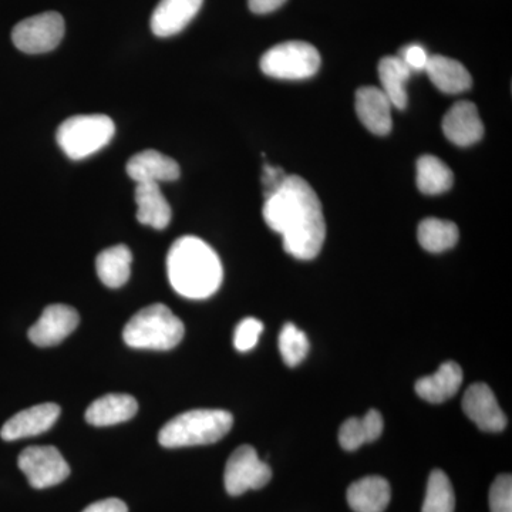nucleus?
Masks as SVG:
<instances>
[{
  "label": "nucleus",
  "instance_id": "obj_1",
  "mask_svg": "<svg viewBox=\"0 0 512 512\" xmlns=\"http://www.w3.org/2000/svg\"><path fill=\"white\" fill-rule=\"evenodd\" d=\"M264 220L284 238V248L293 258L309 261L319 255L326 238L322 204L308 181L286 175L284 183L266 195Z\"/></svg>",
  "mask_w": 512,
  "mask_h": 512
},
{
  "label": "nucleus",
  "instance_id": "obj_2",
  "mask_svg": "<svg viewBox=\"0 0 512 512\" xmlns=\"http://www.w3.org/2000/svg\"><path fill=\"white\" fill-rule=\"evenodd\" d=\"M167 274L175 292L188 299H207L220 289L224 269L220 256L201 238H178L167 255Z\"/></svg>",
  "mask_w": 512,
  "mask_h": 512
},
{
  "label": "nucleus",
  "instance_id": "obj_3",
  "mask_svg": "<svg viewBox=\"0 0 512 512\" xmlns=\"http://www.w3.org/2000/svg\"><path fill=\"white\" fill-rule=\"evenodd\" d=\"M234 417L227 410H190L174 417L160 430L158 441L165 448L207 446L229 433Z\"/></svg>",
  "mask_w": 512,
  "mask_h": 512
},
{
  "label": "nucleus",
  "instance_id": "obj_4",
  "mask_svg": "<svg viewBox=\"0 0 512 512\" xmlns=\"http://www.w3.org/2000/svg\"><path fill=\"white\" fill-rule=\"evenodd\" d=\"M184 323L163 303L141 309L124 326L123 339L133 349L171 350L184 338Z\"/></svg>",
  "mask_w": 512,
  "mask_h": 512
},
{
  "label": "nucleus",
  "instance_id": "obj_5",
  "mask_svg": "<svg viewBox=\"0 0 512 512\" xmlns=\"http://www.w3.org/2000/svg\"><path fill=\"white\" fill-rule=\"evenodd\" d=\"M116 126L104 114L73 116L60 124L57 144L72 160H84L103 150L113 140Z\"/></svg>",
  "mask_w": 512,
  "mask_h": 512
},
{
  "label": "nucleus",
  "instance_id": "obj_6",
  "mask_svg": "<svg viewBox=\"0 0 512 512\" xmlns=\"http://www.w3.org/2000/svg\"><path fill=\"white\" fill-rule=\"evenodd\" d=\"M259 66L262 73L274 79H309L318 73L320 55L311 43L292 40L271 47L262 56Z\"/></svg>",
  "mask_w": 512,
  "mask_h": 512
},
{
  "label": "nucleus",
  "instance_id": "obj_7",
  "mask_svg": "<svg viewBox=\"0 0 512 512\" xmlns=\"http://www.w3.org/2000/svg\"><path fill=\"white\" fill-rule=\"evenodd\" d=\"M64 30L66 26L60 13L45 12L19 22L13 28L12 40L20 52L42 55L60 45Z\"/></svg>",
  "mask_w": 512,
  "mask_h": 512
},
{
  "label": "nucleus",
  "instance_id": "obj_8",
  "mask_svg": "<svg viewBox=\"0 0 512 512\" xmlns=\"http://www.w3.org/2000/svg\"><path fill=\"white\" fill-rule=\"evenodd\" d=\"M271 478V467L258 457L254 447L245 444L228 458L224 474L225 490L237 497L248 490H261Z\"/></svg>",
  "mask_w": 512,
  "mask_h": 512
},
{
  "label": "nucleus",
  "instance_id": "obj_9",
  "mask_svg": "<svg viewBox=\"0 0 512 512\" xmlns=\"http://www.w3.org/2000/svg\"><path fill=\"white\" fill-rule=\"evenodd\" d=\"M20 471L36 490L55 487L70 476V467L62 453L53 446L25 448L18 458Z\"/></svg>",
  "mask_w": 512,
  "mask_h": 512
},
{
  "label": "nucleus",
  "instance_id": "obj_10",
  "mask_svg": "<svg viewBox=\"0 0 512 512\" xmlns=\"http://www.w3.org/2000/svg\"><path fill=\"white\" fill-rule=\"evenodd\" d=\"M80 316L76 309L67 305H50L29 329V339L39 348L59 345L72 335L79 326Z\"/></svg>",
  "mask_w": 512,
  "mask_h": 512
},
{
  "label": "nucleus",
  "instance_id": "obj_11",
  "mask_svg": "<svg viewBox=\"0 0 512 512\" xmlns=\"http://www.w3.org/2000/svg\"><path fill=\"white\" fill-rule=\"evenodd\" d=\"M463 410L480 430L500 433L507 426V417L487 384L476 383L468 387L463 397Z\"/></svg>",
  "mask_w": 512,
  "mask_h": 512
},
{
  "label": "nucleus",
  "instance_id": "obj_12",
  "mask_svg": "<svg viewBox=\"0 0 512 512\" xmlns=\"http://www.w3.org/2000/svg\"><path fill=\"white\" fill-rule=\"evenodd\" d=\"M59 416L60 407L57 404H37L10 417L0 430V437L5 441H15L39 436L52 429Z\"/></svg>",
  "mask_w": 512,
  "mask_h": 512
},
{
  "label": "nucleus",
  "instance_id": "obj_13",
  "mask_svg": "<svg viewBox=\"0 0 512 512\" xmlns=\"http://www.w3.org/2000/svg\"><path fill=\"white\" fill-rule=\"evenodd\" d=\"M444 136L458 147L473 146L484 136V124L476 104L463 100L454 104L443 119Z\"/></svg>",
  "mask_w": 512,
  "mask_h": 512
},
{
  "label": "nucleus",
  "instance_id": "obj_14",
  "mask_svg": "<svg viewBox=\"0 0 512 512\" xmlns=\"http://www.w3.org/2000/svg\"><path fill=\"white\" fill-rule=\"evenodd\" d=\"M127 174L137 184H158L180 178L181 168L174 158L157 150H146L128 160Z\"/></svg>",
  "mask_w": 512,
  "mask_h": 512
},
{
  "label": "nucleus",
  "instance_id": "obj_15",
  "mask_svg": "<svg viewBox=\"0 0 512 512\" xmlns=\"http://www.w3.org/2000/svg\"><path fill=\"white\" fill-rule=\"evenodd\" d=\"M392 103L382 89L366 86L356 92V113L367 130L386 136L392 130Z\"/></svg>",
  "mask_w": 512,
  "mask_h": 512
},
{
  "label": "nucleus",
  "instance_id": "obj_16",
  "mask_svg": "<svg viewBox=\"0 0 512 512\" xmlns=\"http://www.w3.org/2000/svg\"><path fill=\"white\" fill-rule=\"evenodd\" d=\"M204 0H160L151 16V30L158 37L178 35L200 12Z\"/></svg>",
  "mask_w": 512,
  "mask_h": 512
},
{
  "label": "nucleus",
  "instance_id": "obj_17",
  "mask_svg": "<svg viewBox=\"0 0 512 512\" xmlns=\"http://www.w3.org/2000/svg\"><path fill=\"white\" fill-rule=\"evenodd\" d=\"M463 383V370L456 362H446L433 375L417 380L416 393L426 402L439 404L456 396Z\"/></svg>",
  "mask_w": 512,
  "mask_h": 512
},
{
  "label": "nucleus",
  "instance_id": "obj_18",
  "mask_svg": "<svg viewBox=\"0 0 512 512\" xmlns=\"http://www.w3.org/2000/svg\"><path fill=\"white\" fill-rule=\"evenodd\" d=\"M138 412L137 400L128 394H106L94 400L86 410L87 423L96 427H109L133 419Z\"/></svg>",
  "mask_w": 512,
  "mask_h": 512
},
{
  "label": "nucleus",
  "instance_id": "obj_19",
  "mask_svg": "<svg viewBox=\"0 0 512 512\" xmlns=\"http://www.w3.org/2000/svg\"><path fill=\"white\" fill-rule=\"evenodd\" d=\"M346 498L355 512H383L390 503L392 490L386 478L370 476L350 485Z\"/></svg>",
  "mask_w": 512,
  "mask_h": 512
},
{
  "label": "nucleus",
  "instance_id": "obj_20",
  "mask_svg": "<svg viewBox=\"0 0 512 512\" xmlns=\"http://www.w3.org/2000/svg\"><path fill=\"white\" fill-rule=\"evenodd\" d=\"M424 72H427L431 83L443 93H463L473 86L471 74L468 73L464 64L450 59V57L441 55L430 56Z\"/></svg>",
  "mask_w": 512,
  "mask_h": 512
},
{
  "label": "nucleus",
  "instance_id": "obj_21",
  "mask_svg": "<svg viewBox=\"0 0 512 512\" xmlns=\"http://www.w3.org/2000/svg\"><path fill=\"white\" fill-rule=\"evenodd\" d=\"M137 220L154 229H165L171 222L173 211L158 184H137Z\"/></svg>",
  "mask_w": 512,
  "mask_h": 512
},
{
  "label": "nucleus",
  "instance_id": "obj_22",
  "mask_svg": "<svg viewBox=\"0 0 512 512\" xmlns=\"http://www.w3.org/2000/svg\"><path fill=\"white\" fill-rule=\"evenodd\" d=\"M130 248L126 245H114L101 251L96 259V271L100 281L109 288L117 289L126 285L131 275Z\"/></svg>",
  "mask_w": 512,
  "mask_h": 512
},
{
  "label": "nucleus",
  "instance_id": "obj_23",
  "mask_svg": "<svg viewBox=\"0 0 512 512\" xmlns=\"http://www.w3.org/2000/svg\"><path fill=\"white\" fill-rule=\"evenodd\" d=\"M412 76V70L399 56H386L379 63L380 84L393 107L404 110L407 106L406 84Z\"/></svg>",
  "mask_w": 512,
  "mask_h": 512
},
{
  "label": "nucleus",
  "instance_id": "obj_24",
  "mask_svg": "<svg viewBox=\"0 0 512 512\" xmlns=\"http://www.w3.org/2000/svg\"><path fill=\"white\" fill-rule=\"evenodd\" d=\"M382 433V414L377 410H369L362 419L352 417L342 424L339 430V443L346 451H355L365 443L376 441Z\"/></svg>",
  "mask_w": 512,
  "mask_h": 512
},
{
  "label": "nucleus",
  "instance_id": "obj_25",
  "mask_svg": "<svg viewBox=\"0 0 512 512\" xmlns=\"http://www.w3.org/2000/svg\"><path fill=\"white\" fill-rule=\"evenodd\" d=\"M417 187L427 195H439L453 187L454 175L451 168L440 158L421 156L417 160Z\"/></svg>",
  "mask_w": 512,
  "mask_h": 512
},
{
  "label": "nucleus",
  "instance_id": "obj_26",
  "mask_svg": "<svg viewBox=\"0 0 512 512\" xmlns=\"http://www.w3.org/2000/svg\"><path fill=\"white\" fill-rule=\"evenodd\" d=\"M417 238H419L421 247L426 251L439 254L457 244L460 232L454 222L439 220V218H426L420 222Z\"/></svg>",
  "mask_w": 512,
  "mask_h": 512
},
{
  "label": "nucleus",
  "instance_id": "obj_27",
  "mask_svg": "<svg viewBox=\"0 0 512 512\" xmlns=\"http://www.w3.org/2000/svg\"><path fill=\"white\" fill-rule=\"evenodd\" d=\"M456 497L450 478L441 470L431 471L421 512H454Z\"/></svg>",
  "mask_w": 512,
  "mask_h": 512
},
{
  "label": "nucleus",
  "instance_id": "obj_28",
  "mask_svg": "<svg viewBox=\"0 0 512 512\" xmlns=\"http://www.w3.org/2000/svg\"><path fill=\"white\" fill-rule=\"evenodd\" d=\"M278 346L282 359L286 365L291 367L298 366L303 362L311 349L308 336L291 322L285 323L279 333Z\"/></svg>",
  "mask_w": 512,
  "mask_h": 512
},
{
  "label": "nucleus",
  "instance_id": "obj_29",
  "mask_svg": "<svg viewBox=\"0 0 512 512\" xmlns=\"http://www.w3.org/2000/svg\"><path fill=\"white\" fill-rule=\"evenodd\" d=\"M264 332V323L256 318H247L238 323L234 333V346L239 352H249L258 345Z\"/></svg>",
  "mask_w": 512,
  "mask_h": 512
},
{
  "label": "nucleus",
  "instance_id": "obj_30",
  "mask_svg": "<svg viewBox=\"0 0 512 512\" xmlns=\"http://www.w3.org/2000/svg\"><path fill=\"white\" fill-rule=\"evenodd\" d=\"M491 512H512V478L510 474L495 478L490 490Z\"/></svg>",
  "mask_w": 512,
  "mask_h": 512
},
{
  "label": "nucleus",
  "instance_id": "obj_31",
  "mask_svg": "<svg viewBox=\"0 0 512 512\" xmlns=\"http://www.w3.org/2000/svg\"><path fill=\"white\" fill-rule=\"evenodd\" d=\"M404 64L413 72H423L429 62V53L421 45H409L402 49L399 55Z\"/></svg>",
  "mask_w": 512,
  "mask_h": 512
},
{
  "label": "nucleus",
  "instance_id": "obj_32",
  "mask_svg": "<svg viewBox=\"0 0 512 512\" xmlns=\"http://www.w3.org/2000/svg\"><path fill=\"white\" fill-rule=\"evenodd\" d=\"M286 174L281 167H274L271 164L264 165V177H262V183L265 185V197L266 195L274 192L276 188L284 183Z\"/></svg>",
  "mask_w": 512,
  "mask_h": 512
},
{
  "label": "nucleus",
  "instance_id": "obj_33",
  "mask_svg": "<svg viewBox=\"0 0 512 512\" xmlns=\"http://www.w3.org/2000/svg\"><path fill=\"white\" fill-rule=\"evenodd\" d=\"M83 512H128V508L119 498H107L90 504Z\"/></svg>",
  "mask_w": 512,
  "mask_h": 512
},
{
  "label": "nucleus",
  "instance_id": "obj_34",
  "mask_svg": "<svg viewBox=\"0 0 512 512\" xmlns=\"http://www.w3.org/2000/svg\"><path fill=\"white\" fill-rule=\"evenodd\" d=\"M286 0H248L249 9L256 15H266L281 8Z\"/></svg>",
  "mask_w": 512,
  "mask_h": 512
}]
</instances>
